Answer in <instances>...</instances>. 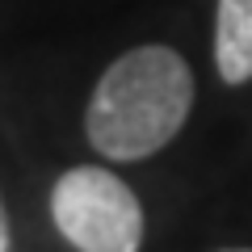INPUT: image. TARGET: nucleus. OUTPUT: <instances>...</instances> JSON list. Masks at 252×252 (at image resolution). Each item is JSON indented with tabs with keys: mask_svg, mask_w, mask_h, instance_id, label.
Wrapping results in <instances>:
<instances>
[{
	"mask_svg": "<svg viewBox=\"0 0 252 252\" xmlns=\"http://www.w3.org/2000/svg\"><path fill=\"white\" fill-rule=\"evenodd\" d=\"M215 67L223 84L252 80V0H219L215 9Z\"/></svg>",
	"mask_w": 252,
	"mask_h": 252,
	"instance_id": "obj_3",
	"label": "nucleus"
},
{
	"mask_svg": "<svg viewBox=\"0 0 252 252\" xmlns=\"http://www.w3.org/2000/svg\"><path fill=\"white\" fill-rule=\"evenodd\" d=\"M193 72L164 42L130 46L109 63L84 105V135L105 160L135 164L164 152L193 109Z\"/></svg>",
	"mask_w": 252,
	"mask_h": 252,
	"instance_id": "obj_1",
	"label": "nucleus"
},
{
	"mask_svg": "<svg viewBox=\"0 0 252 252\" xmlns=\"http://www.w3.org/2000/svg\"><path fill=\"white\" fill-rule=\"evenodd\" d=\"M219 252H252V248H219Z\"/></svg>",
	"mask_w": 252,
	"mask_h": 252,
	"instance_id": "obj_5",
	"label": "nucleus"
},
{
	"mask_svg": "<svg viewBox=\"0 0 252 252\" xmlns=\"http://www.w3.org/2000/svg\"><path fill=\"white\" fill-rule=\"evenodd\" d=\"M13 231H9V210H4V198H0V252H9Z\"/></svg>",
	"mask_w": 252,
	"mask_h": 252,
	"instance_id": "obj_4",
	"label": "nucleus"
},
{
	"mask_svg": "<svg viewBox=\"0 0 252 252\" xmlns=\"http://www.w3.org/2000/svg\"><path fill=\"white\" fill-rule=\"evenodd\" d=\"M55 231L76 252H139L143 206L135 189L101 164H76L51 189Z\"/></svg>",
	"mask_w": 252,
	"mask_h": 252,
	"instance_id": "obj_2",
	"label": "nucleus"
}]
</instances>
